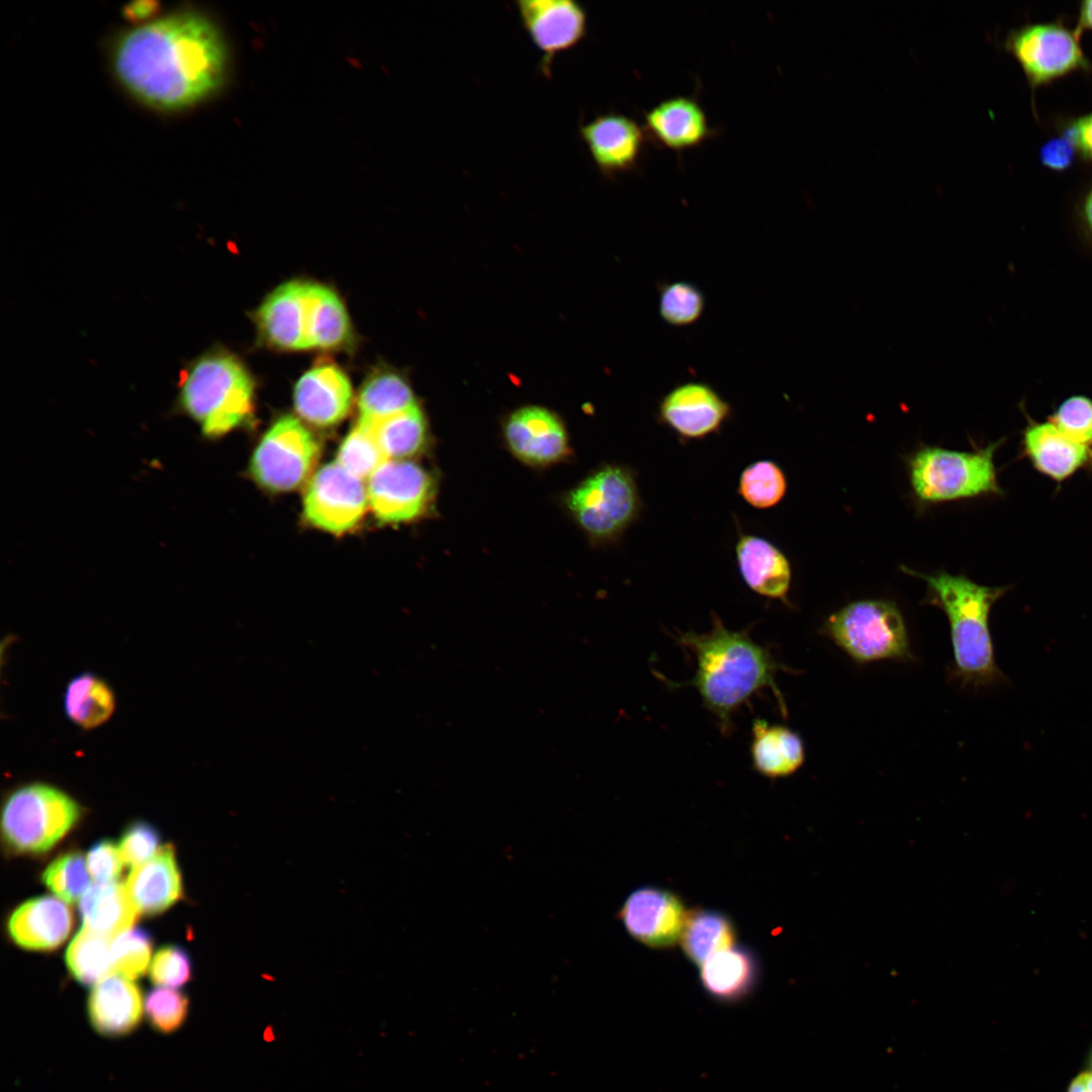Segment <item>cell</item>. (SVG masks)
Listing matches in <instances>:
<instances>
[{
	"label": "cell",
	"mask_w": 1092,
	"mask_h": 1092,
	"mask_svg": "<svg viewBox=\"0 0 1092 1092\" xmlns=\"http://www.w3.org/2000/svg\"><path fill=\"white\" fill-rule=\"evenodd\" d=\"M578 132L596 168L608 180L637 171L649 142L642 123L616 111L581 122Z\"/></svg>",
	"instance_id": "obj_15"
},
{
	"label": "cell",
	"mask_w": 1092,
	"mask_h": 1092,
	"mask_svg": "<svg viewBox=\"0 0 1092 1092\" xmlns=\"http://www.w3.org/2000/svg\"><path fill=\"white\" fill-rule=\"evenodd\" d=\"M368 479L369 507L382 523L413 521L435 499V478L412 461L387 460Z\"/></svg>",
	"instance_id": "obj_11"
},
{
	"label": "cell",
	"mask_w": 1092,
	"mask_h": 1092,
	"mask_svg": "<svg viewBox=\"0 0 1092 1092\" xmlns=\"http://www.w3.org/2000/svg\"><path fill=\"white\" fill-rule=\"evenodd\" d=\"M1081 32L1063 18L1026 22L1011 29L1004 49L1020 66L1032 96L1040 87L1076 72L1092 73V62L1080 42Z\"/></svg>",
	"instance_id": "obj_8"
},
{
	"label": "cell",
	"mask_w": 1092,
	"mask_h": 1092,
	"mask_svg": "<svg viewBox=\"0 0 1092 1092\" xmlns=\"http://www.w3.org/2000/svg\"><path fill=\"white\" fill-rule=\"evenodd\" d=\"M294 407L305 421L320 427L342 421L350 410L352 387L334 364H320L304 373L293 393Z\"/></svg>",
	"instance_id": "obj_20"
},
{
	"label": "cell",
	"mask_w": 1092,
	"mask_h": 1092,
	"mask_svg": "<svg viewBox=\"0 0 1092 1092\" xmlns=\"http://www.w3.org/2000/svg\"><path fill=\"white\" fill-rule=\"evenodd\" d=\"M1057 130L1072 143L1081 160L1092 163V110L1081 115L1060 118L1057 121Z\"/></svg>",
	"instance_id": "obj_45"
},
{
	"label": "cell",
	"mask_w": 1092,
	"mask_h": 1092,
	"mask_svg": "<svg viewBox=\"0 0 1092 1092\" xmlns=\"http://www.w3.org/2000/svg\"><path fill=\"white\" fill-rule=\"evenodd\" d=\"M678 642L696 657L695 676L686 685L693 686L703 704L718 720L726 734L732 729L733 714L749 699L764 689L776 697L783 715L786 704L776 675L787 669L777 662L769 649L757 644L747 630L727 629L713 615V627L706 633L686 632Z\"/></svg>",
	"instance_id": "obj_2"
},
{
	"label": "cell",
	"mask_w": 1092,
	"mask_h": 1092,
	"mask_svg": "<svg viewBox=\"0 0 1092 1092\" xmlns=\"http://www.w3.org/2000/svg\"><path fill=\"white\" fill-rule=\"evenodd\" d=\"M124 885L140 913L154 914L172 905L182 891L174 847L161 846L149 859L132 867Z\"/></svg>",
	"instance_id": "obj_24"
},
{
	"label": "cell",
	"mask_w": 1092,
	"mask_h": 1092,
	"mask_svg": "<svg viewBox=\"0 0 1092 1092\" xmlns=\"http://www.w3.org/2000/svg\"><path fill=\"white\" fill-rule=\"evenodd\" d=\"M751 731L752 767L759 775L769 779L786 778L803 765L805 748L798 733L760 718L754 719Z\"/></svg>",
	"instance_id": "obj_27"
},
{
	"label": "cell",
	"mask_w": 1092,
	"mask_h": 1092,
	"mask_svg": "<svg viewBox=\"0 0 1092 1092\" xmlns=\"http://www.w3.org/2000/svg\"><path fill=\"white\" fill-rule=\"evenodd\" d=\"M1023 448L1034 468L1057 481L1072 476L1092 462L1091 447L1071 441L1050 421L1026 427Z\"/></svg>",
	"instance_id": "obj_25"
},
{
	"label": "cell",
	"mask_w": 1092,
	"mask_h": 1092,
	"mask_svg": "<svg viewBox=\"0 0 1092 1092\" xmlns=\"http://www.w3.org/2000/svg\"><path fill=\"white\" fill-rule=\"evenodd\" d=\"M79 805L66 793L44 784L15 790L6 800L2 830L8 843L22 851L50 849L80 817Z\"/></svg>",
	"instance_id": "obj_9"
},
{
	"label": "cell",
	"mask_w": 1092,
	"mask_h": 1092,
	"mask_svg": "<svg viewBox=\"0 0 1092 1092\" xmlns=\"http://www.w3.org/2000/svg\"><path fill=\"white\" fill-rule=\"evenodd\" d=\"M566 505L582 531L600 543L618 540L643 509L634 470L620 464L592 472L568 493Z\"/></svg>",
	"instance_id": "obj_6"
},
{
	"label": "cell",
	"mask_w": 1092,
	"mask_h": 1092,
	"mask_svg": "<svg viewBox=\"0 0 1092 1092\" xmlns=\"http://www.w3.org/2000/svg\"><path fill=\"white\" fill-rule=\"evenodd\" d=\"M387 460L372 430L359 421L342 442L337 456L342 467L362 480Z\"/></svg>",
	"instance_id": "obj_37"
},
{
	"label": "cell",
	"mask_w": 1092,
	"mask_h": 1092,
	"mask_svg": "<svg viewBox=\"0 0 1092 1092\" xmlns=\"http://www.w3.org/2000/svg\"><path fill=\"white\" fill-rule=\"evenodd\" d=\"M1067 1092H1092V1070L1078 1073L1069 1083Z\"/></svg>",
	"instance_id": "obj_49"
},
{
	"label": "cell",
	"mask_w": 1092,
	"mask_h": 1092,
	"mask_svg": "<svg viewBox=\"0 0 1092 1092\" xmlns=\"http://www.w3.org/2000/svg\"><path fill=\"white\" fill-rule=\"evenodd\" d=\"M152 940L141 928L128 929L113 938L110 950L111 976L129 980L143 976L149 966Z\"/></svg>",
	"instance_id": "obj_38"
},
{
	"label": "cell",
	"mask_w": 1092,
	"mask_h": 1092,
	"mask_svg": "<svg viewBox=\"0 0 1092 1092\" xmlns=\"http://www.w3.org/2000/svg\"><path fill=\"white\" fill-rule=\"evenodd\" d=\"M1077 212L1084 234L1092 241V183L1081 196Z\"/></svg>",
	"instance_id": "obj_48"
},
{
	"label": "cell",
	"mask_w": 1092,
	"mask_h": 1092,
	"mask_svg": "<svg viewBox=\"0 0 1092 1092\" xmlns=\"http://www.w3.org/2000/svg\"><path fill=\"white\" fill-rule=\"evenodd\" d=\"M642 117L648 141L676 154L697 149L718 134L695 95L662 99L644 110Z\"/></svg>",
	"instance_id": "obj_17"
},
{
	"label": "cell",
	"mask_w": 1092,
	"mask_h": 1092,
	"mask_svg": "<svg viewBox=\"0 0 1092 1092\" xmlns=\"http://www.w3.org/2000/svg\"><path fill=\"white\" fill-rule=\"evenodd\" d=\"M521 24L541 53L540 72L547 78L557 55L573 49L587 34V12L575 0H519Z\"/></svg>",
	"instance_id": "obj_13"
},
{
	"label": "cell",
	"mask_w": 1092,
	"mask_h": 1092,
	"mask_svg": "<svg viewBox=\"0 0 1092 1092\" xmlns=\"http://www.w3.org/2000/svg\"><path fill=\"white\" fill-rule=\"evenodd\" d=\"M735 938V927L726 915L693 909L687 914L679 942L687 958L700 967L714 953L733 946Z\"/></svg>",
	"instance_id": "obj_30"
},
{
	"label": "cell",
	"mask_w": 1092,
	"mask_h": 1092,
	"mask_svg": "<svg viewBox=\"0 0 1092 1092\" xmlns=\"http://www.w3.org/2000/svg\"><path fill=\"white\" fill-rule=\"evenodd\" d=\"M123 864L118 846L110 841L96 843L87 855V868L95 883L116 882Z\"/></svg>",
	"instance_id": "obj_44"
},
{
	"label": "cell",
	"mask_w": 1092,
	"mask_h": 1092,
	"mask_svg": "<svg viewBox=\"0 0 1092 1092\" xmlns=\"http://www.w3.org/2000/svg\"><path fill=\"white\" fill-rule=\"evenodd\" d=\"M416 404L411 386L400 375L380 372L369 378L359 393V420L375 422Z\"/></svg>",
	"instance_id": "obj_33"
},
{
	"label": "cell",
	"mask_w": 1092,
	"mask_h": 1092,
	"mask_svg": "<svg viewBox=\"0 0 1092 1092\" xmlns=\"http://www.w3.org/2000/svg\"><path fill=\"white\" fill-rule=\"evenodd\" d=\"M80 913L84 927L114 938L130 929L140 912L125 885L110 882L90 886L81 898Z\"/></svg>",
	"instance_id": "obj_28"
},
{
	"label": "cell",
	"mask_w": 1092,
	"mask_h": 1092,
	"mask_svg": "<svg viewBox=\"0 0 1092 1092\" xmlns=\"http://www.w3.org/2000/svg\"><path fill=\"white\" fill-rule=\"evenodd\" d=\"M307 342L309 349H337L351 339L346 308L335 291L316 283L307 285Z\"/></svg>",
	"instance_id": "obj_29"
},
{
	"label": "cell",
	"mask_w": 1092,
	"mask_h": 1092,
	"mask_svg": "<svg viewBox=\"0 0 1092 1092\" xmlns=\"http://www.w3.org/2000/svg\"><path fill=\"white\" fill-rule=\"evenodd\" d=\"M822 632L858 663L912 657L903 616L889 601L850 603L827 618Z\"/></svg>",
	"instance_id": "obj_7"
},
{
	"label": "cell",
	"mask_w": 1092,
	"mask_h": 1092,
	"mask_svg": "<svg viewBox=\"0 0 1092 1092\" xmlns=\"http://www.w3.org/2000/svg\"><path fill=\"white\" fill-rule=\"evenodd\" d=\"M159 841L160 836L153 826L142 822L131 825L118 845L123 863L134 867L149 859L158 850Z\"/></svg>",
	"instance_id": "obj_43"
},
{
	"label": "cell",
	"mask_w": 1092,
	"mask_h": 1092,
	"mask_svg": "<svg viewBox=\"0 0 1092 1092\" xmlns=\"http://www.w3.org/2000/svg\"><path fill=\"white\" fill-rule=\"evenodd\" d=\"M9 933L14 941L26 948L49 949L60 945L72 927V913L62 901L53 897L29 900L11 915Z\"/></svg>",
	"instance_id": "obj_26"
},
{
	"label": "cell",
	"mask_w": 1092,
	"mask_h": 1092,
	"mask_svg": "<svg viewBox=\"0 0 1092 1092\" xmlns=\"http://www.w3.org/2000/svg\"><path fill=\"white\" fill-rule=\"evenodd\" d=\"M42 881L63 901L74 903L90 888L87 861L80 852L63 854L49 864Z\"/></svg>",
	"instance_id": "obj_39"
},
{
	"label": "cell",
	"mask_w": 1092,
	"mask_h": 1092,
	"mask_svg": "<svg viewBox=\"0 0 1092 1092\" xmlns=\"http://www.w3.org/2000/svg\"><path fill=\"white\" fill-rule=\"evenodd\" d=\"M145 1012L156 1031L170 1034L184 1024L188 1013V999L171 988H155L145 999Z\"/></svg>",
	"instance_id": "obj_40"
},
{
	"label": "cell",
	"mask_w": 1092,
	"mask_h": 1092,
	"mask_svg": "<svg viewBox=\"0 0 1092 1092\" xmlns=\"http://www.w3.org/2000/svg\"><path fill=\"white\" fill-rule=\"evenodd\" d=\"M88 1014L93 1028L105 1036L131 1033L140 1024L143 997L140 988L118 975L96 983L88 999Z\"/></svg>",
	"instance_id": "obj_22"
},
{
	"label": "cell",
	"mask_w": 1092,
	"mask_h": 1092,
	"mask_svg": "<svg viewBox=\"0 0 1092 1092\" xmlns=\"http://www.w3.org/2000/svg\"><path fill=\"white\" fill-rule=\"evenodd\" d=\"M735 552L739 573L752 592L789 604L792 569L780 548L763 537L740 534Z\"/></svg>",
	"instance_id": "obj_21"
},
{
	"label": "cell",
	"mask_w": 1092,
	"mask_h": 1092,
	"mask_svg": "<svg viewBox=\"0 0 1092 1092\" xmlns=\"http://www.w3.org/2000/svg\"><path fill=\"white\" fill-rule=\"evenodd\" d=\"M160 3L154 0H139L122 8V16L132 23L151 21L160 11Z\"/></svg>",
	"instance_id": "obj_47"
},
{
	"label": "cell",
	"mask_w": 1092,
	"mask_h": 1092,
	"mask_svg": "<svg viewBox=\"0 0 1092 1092\" xmlns=\"http://www.w3.org/2000/svg\"><path fill=\"white\" fill-rule=\"evenodd\" d=\"M1037 157L1044 168L1063 172L1071 168L1078 155L1072 143L1058 133L1039 147Z\"/></svg>",
	"instance_id": "obj_46"
},
{
	"label": "cell",
	"mask_w": 1092,
	"mask_h": 1092,
	"mask_svg": "<svg viewBox=\"0 0 1092 1092\" xmlns=\"http://www.w3.org/2000/svg\"><path fill=\"white\" fill-rule=\"evenodd\" d=\"M64 707L73 723L83 729H92L110 718L115 699L112 690L102 678L91 672H83L68 684Z\"/></svg>",
	"instance_id": "obj_32"
},
{
	"label": "cell",
	"mask_w": 1092,
	"mask_h": 1092,
	"mask_svg": "<svg viewBox=\"0 0 1092 1092\" xmlns=\"http://www.w3.org/2000/svg\"><path fill=\"white\" fill-rule=\"evenodd\" d=\"M1001 441L975 451L923 446L909 460L910 483L923 503L1000 493L993 461Z\"/></svg>",
	"instance_id": "obj_5"
},
{
	"label": "cell",
	"mask_w": 1092,
	"mask_h": 1092,
	"mask_svg": "<svg viewBox=\"0 0 1092 1092\" xmlns=\"http://www.w3.org/2000/svg\"><path fill=\"white\" fill-rule=\"evenodd\" d=\"M903 570L925 580L927 600L945 613L959 679L975 687L1002 681L1005 676L995 660L989 616L1009 587L982 585L966 575L945 571L925 574L907 567Z\"/></svg>",
	"instance_id": "obj_3"
},
{
	"label": "cell",
	"mask_w": 1092,
	"mask_h": 1092,
	"mask_svg": "<svg viewBox=\"0 0 1092 1092\" xmlns=\"http://www.w3.org/2000/svg\"><path fill=\"white\" fill-rule=\"evenodd\" d=\"M191 975L188 954L180 947L166 946L159 949L150 967L151 981L160 987H179Z\"/></svg>",
	"instance_id": "obj_42"
},
{
	"label": "cell",
	"mask_w": 1092,
	"mask_h": 1092,
	"mask_svg": "<svg viewBox=\"0 0 1092 1092\" xmlns=\"http://www.w3.org/2000/svg\"><path fill=\"white\" fill-rule=\"evenodd\" d=\"M618 914L634 939L651 948H668L679 941L688 911L672 892L646 886L630 893Z\"/></svg>",
	"instance_id": "obj_16"
},
{
	"label": "cell",
	"mask_w": 1092,
	"mask_h": 1092,
	"mask_svg": "<svg viewBox=\"0 0 1092 1092\" xmlns=\"http://www.w3.org/2000/svg\"><path fill=\"white\" fill-rule=\"evenodd\" d=\"M706 298L702 289L689 281L664 282L658 286V314L674 328L695 325L703 316Z\"/></svg>",
	"instance_id": "obj_36"
},
{
	"label": "cell",
	"mask_w": 1092,
	"mask_h": 1092,
	"mask_svg": "<svg viewBox=\"0 0 1092 1092\" xmlns=\"http://www.w3.org/2000/svg\"><path fill=\"white\" fill-rule=\"evenodd\" d=\"M369 506L367 486L338 462L321 468L310 479L303 498L305 519L333 534L353 529Z\"/></svg>",
	"instance_id": "obj_12"
},
{
	"label": "cell",
	"mask_w": 1092,
	"mask_h": 1092,
	"mask_svg": "<svg viewBox=\"0 0 1092 1092\" xmlns=\"http://www.w3.org/2000/svg\"><path fill=\"white\" fill-rule=\"evenodd\" d=\"M358 421L369 426L389 460L413 457L428 441L427 420L418 404L375 422Z\"/></svg>",
	"instance_id": "obj_31"
},
{
	"label": "cell",
	"mask_w": 1092,
	"mask_h": 1092,
	"mask_svg": "<svg viewBox=\"0 0 1092 1092\" xmlns=\"http://www.w3.org/2000/svg\"><path fill=\"white\" fill-rule=\"evenodd\" d=\"M787 487L782 467L772 460L763 459L750 463L741 471L737 491L750 507L766 510L782 502Z\"/></svg>",
	"instance_id": "obj_35"
},
{
	"label": "cell",
	"mask_w": 1092,
	"mask_h": 1092,
	"mask_svg": "<svg viewBox=\"0 0 1092 1092\" xmlns=\"http://www.w3.org/2000/svg\"><path fill=\"white\" fill-rule=\"evenodd\" d=\"M253 380L237 357L211 349L180 371L174 407L195 422L209 439L240 427L252 413Z\"/></svg>",
	"instance_id": "obj_4"
},
{
	"label": "cell",
	"mask_w": 1092,
	"mask_h": 1092,
	"mask_svg": "<svg viewBox=\"0 0 1092 1092\" xmlns=\"http://www.w3.org/2000/svg\"><path fill=\"white\" fill-rule=\"evenodd\" d=\"M1076 28L1081 33L1083 30H1092V0H1083L1079 3Z\"/></svg>",
	"instance_id": "obj_50"
},
{
	"label": "cell",
	"mask_w": 1092,
	"mask_h": 1092,
	"mask_svg": "<svg viewBox=\"0 0 1092 1092\" xmlns=\"http://www.w3.org/2000/svg\"><path fill=\"white\" fill-rule=\"evenodd\" d=\"M700 983L714 1001L732 1005L745 1000L755 989L759 968L754 956L731 946L711 956L700 967Z\"/></svg>",
	"instance_id": "obj_23"
},
{
	"label": "cell",
	"mask_w": 1092,
	"mask_h": 1092,
	"mask_svg": "<svg viewBox=\"0 0 1092 1092\" xmlns=\"http://www.w3.org/2000/svg\"><path fill=\"white\" fill-rule=\"evenodd\" d=\"M504 436L511 452L533 466L562 460L568 453V437L562 420L550 410L526 405L505 422Z\"/></svg>",
	"instance_id": "obj_18"
},
{
	"label": "cell",
	"mask_w": 1092,
	"mask_h": 1092,
	"mask_svg": "<svg viewBox=\"0 0 1092 1092\" xmlns=\"http://www.w3.org/2000/svg\"><path fill=\"white\" fill-rule=\"evenodd\" d=\"M113 938L84 926L66 951V962L73 976L84 985H95L111 976L110 950Z\"/></svg>",
	"instance_id": "obj_34"
},
{
	"label": "cell",
	"mask_w": 1092,
	"mask_h": 1092,
	"mask_svg": "<svg viewBox=\"0 0 1092 1092\" xmlns=\"http://www.w3.org/2000/svg\"><path fill=\"white\" fill-rule=\"evenodd\" d=\"M732 416V406L710 383L680 382L658 401L657 421L681 441L704 440L718 434Z\"/></svg>",
	"instance_id": "obj_14"
},
{
	"label": "cell",
	"mask_w": 1092,
	"mask_h": 1092,
	"mask_svg": "<svg viewBox=\"0 0 1092 1092\" xmlns=\"http://www.w3.org/2000/svg\"><path fill=\"white\" fill-rule=\"evenodd\" d=\"M318 456L320 446L313 435L297 419L285 416L261 439L250 471L266 489L287 491L306 479Z\"/></svg>",
	"instance_id": "obj_10"
},
{
	"label": "cell",
	"mask_w": 1092,
	"mask_h": 1092,
	"mask_svg": "<svg viewBox=\"0 0 1092 1092\" xmlns=\"http://www.w3.org/2000/svg\"><path fill=\"white\" fill-rule=\"evenodd\" d=\"M307 285L290 281L278 286L257 311L262 337L275 348L309 349L307 342Z\"/></svg>",
	"instance_id": "obj_19"
},
{
	"label": "cell",
	"mask_w": 1092,
	"mask_h": 1092,
	"mask_svg": "<svg viewBox=\"0 0 1092 1092\" xmlns=\"http://www.w3.org/2000/svg\"><path fill=\"white\" fill-rule=\"evenodd\" d=\"M229 65L217 25L196 11H179L122 33L112 52L114 74L145 105L179 111L200 103L223 84Z\"/></svg>",
	"instance_id": "obj_1"
},
{
	"label": "cell",
	"mask_w": 1092,
	"mask_h": 1092,
	"mask_svg": "<svg viewBox=\"0 0 1092 1092\" xmlns=\"http://www.w3.org/2000/svg\"><path fill=\"white\" fill-rule=\"evenodd\" d=\"M1087 1065H1088V1069L1092 1070V1049H1091V1051H1090V1053L1088 1055Z\"/></svg>",
	"instance_id": "obj_51"
},
{
	"label": "cell",
	"mask_w": 1092,
	"mask_h": 1092,
	"mask_svg": "<svg viewBox=\"0 0 1092 1092\" xmlns=\"http://www.w3.org/2000/svg\"><path fill=\"white\" fill-rule=\"evenodd\" d=\"M1065 437L1080 445H1092V399L1084 395L1066 398L1049 420Z\"/></svg>",
	"instance_id": "obj_41"
}]
</instances>
